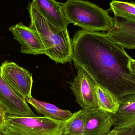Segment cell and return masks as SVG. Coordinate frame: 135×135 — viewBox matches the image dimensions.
Masks as SVG:
<instances>
[{"instance_id": "obj_1", "label": "cell", "mask_w": 135, "mask_h": 135, "mask_svg": "<svg viewBox=\"0 0 135 135\" xmlns=\"http://www.w3.org/2000/svg\"><path fill=\"white\" fill-rule=\"evenodd\" d=\"M72 44L75 68L84 70L119 100L135 93V74L129 66L132 58L106 33L81 29L75 33Z\"/></svg>"}, {"instance_id": "obj_2", "label": "cell", "mask_w": 135, "mask_h": 135, "mask_svg": "<svg viewBox=\"0 0 135 135\" xmlns=\"http://www.w3.org/2000/svg\"><path fill=\"white\" fill-rule=\"evenodd\" d=\"M30 27L39 35L45 48V54L56 63L65 64L72 61V40L67 29L51 23L31 4L28 6Z\"/></svg>"}, {"instance_id": "obj_3", "label": "cell", "mask_w": 135, "mask_h": 135, "mask_svg": "<svg viewBox=\"0 0 135 135\" xmlns=\"http://www.w3.org/2000/svg\"><path fill=\"white\" fill-rule=\"evenodd\" d=\"M62 9L69 23L89 31H108L114 20L106 10L89 1L68 0L62 3Z\"/></svg>"}, {"instance_id": "obj_4", "label": "cell", "mask_w": 135, "mask_h": 135, "mask_svg": "<svg viewBox=\"0 0 135 135\" xmlns=\"http://www.w3.org/2000/svg\"><path fill=\"white\" fill-rule=\"evenodd\" d=\"M64 122L44 116L7 115L4 131L8 135H63Z\"/></svg>"}, {"instance_id": "obj_5", "label": "cell", "mask_w": 135, "mask_h": 135, "mask_svg": "<svg viewBox=\"0 0 135 135\" xmlns=\"http://www.w3.org/2000/svg\"><path fill=\"white\" fill-rule=\"evenodd\" d=\"M3 79L18 95L25 100L32 97V75L27 70L12 62L5 61L0 66Z\"/></svg>"}, {"instance_id": "obj_6", "label": "cell", "mask_w": 135, "mask_h": 135, "mask_svg": "<svg viewBox=\"0 0 135 135\" xmlns=\"http://www.w3.org/2000/svg\"><path fill=\"white\" fill-rule=\"evenodd\" d=\"M77 75L69 82L76 102L83 109L98 108L95 92L96 82L84 70L77 68Z\"/></svg>"}, {"instance_id": "obj_7", "label": "cell", "mask_w": 135, "mask_h": 135, "mask_svg": "<svg viewBox=\"0 0 135 135\" xmlns=\"http://www.w3.org/2000/svg\"><path fill=\"white\" fill-rule=\"evenodd\" d=\"M0 104L7 115L20 117H35L36 114L25 99L16 93L3 79L0 72Z\"/></svg>"}, {"instance_id": "obj_8", "label": "cell", "mask_w": 135, "mask_h": 135, "mask_svg": "<svg viewBox=\"0 0 135 135\" xmlns=\"http://www.w3.org/2000/svg\"><path fill=\"white\" fill-rule=\"evenodd\" d=\"M14 39L20 45L21 52L27 54H45V48L38 32L22 22L10 27Z\"/></svg>"}, {"instance_id": "obj_9", "label": "cell", "mask_w": 135, "mask_h": 135, "mask_svg": "<svg viewBox=\"0 0 135 135\" xmlns=\"http://www.w3.org/2000/svg\"><path fill=\"white\" fill-rule=\"evenodd\" d=\"M84 135H107L114 125L112 113L98 108L84 109Z\"/></svg>"}, {"instance_id": "obj_10", "label": "cell", "mask_w": 135, "mask_h": 135, "mask_svg": "<svg viewBox=\"0 0 135 135\" xmlns=\"http://www.w3.org/2000/svg\"><path fill=\"white\" fill-rule=\"evenodd\" d=\"M114 24L107 31V36L124 48L135 49V22L115 16Z\"/></svg>"}, {"instance_id": "obj_11", "label": "cell", "mask_w": 135, "mask_h": 135, "mask_svg": "<svg viewBox=\"0 0 135 135\" xmlns=\"http://www.w3.org/2000/svg\"><path fill=\"white\" fill-rule=\"evenodd\" d=\"M31 4L51 23L67 29L69 23L64 14L62 3L55 0H32Z\"/></svg>"}, {"instance_id": "obj_12", "label": "cell", "mask_w": 135, "mask_h": 135, "mask_svg": "<svg viewBox=\"0 0 135 135\" xmlns=\"http://www.w3.org/2000/svg\"><path fill=\"white\" fill-rule=\"evenodd\" d=\"M114 130H119L135 124V93L125 96L119 100V109L113 114Z\"/></svg>"}, {"instance_id": "obj_13", "label": "cell", "mask_w": 135, "mask_h": 135, "mask_svg": "<svg viewBox=\"0 0 135 135\" xmlns=\"http://www.w3.org/2000/svg\"><path fill=\"white\" fill-rule=\"evenodd\" d=\"M26 101L34 108L37 113L53 119L65 121L72 114L69 110L61 109L52 104L38 100L32 97Z\"/></svg>"}, {"instance_id": "obj_14", "label": "cell", "mask_w": 135, "mask_h": 135, "mask_svg": "<svg viewBox=\"0 0 135 135\" xmlns=\"http://www.w3.org/2000/svg\"><path fill=\"white\" fill-rule=\"evenodd\" d=\"M95 92L98 108L106 112L115 114L119 106V100L107 89L96 83Z\"/></svg>"}, {"instance_id": "obj_15", "label": "cell", "mask_w": 135, "mask_h": 135, "mask_svg": "<svg viewBox=\"0 0 135 135\" xmlns=\"http://www.w3.org/2000/svg\"><path fill=\"white\" fill-rule=\"evenodd\" d=\"M85 115L84 109L72 113L64 121L62 128L63 135H84Z\"/></svg>"}, {"instance_id": "obj_16", "label": "cell", "mask_w": 135, "mask_h": 135, "mask_svg": "<svg viewBox=\"0 0 135 135\" xmlns=\"http://www.w3.org/2000/svg\"><path fill=\"white\" fill-rule=\"evenodd\" d=\"M114 16L135 22V4L127 2L113 0L110 3Z\"/></svg>"}, {"instance_id": "obj_17", "label": "cell", "mask_w": 135, "mask_h": 135, "mask_svg": "<svg viewBox=\"0 0 135 135\" xmlns=\"http://www.w3.org/2000/svg\"><path fill=\"white\" fill-rule=\"evenodd\" d=\"M115 135H135V124L131 127L115 131Z\"/></svg>"}, {"instance_id": "obj_18", "label": "cell", "mask_w": 135, "mask_h": 135, "mask_svg": "<svg viewBox=\"0 0 135 135\" xmlns=\"http://www.w3.org/2000/svg\"><path fill=\"white\" fill-rule=\"evenodd\" d=\"M6 111L0 104V130H4L6 125Z\"/></svg>"}, {"instance_id": "obj_19", "label": "cell", "mask_w": 135, "mask_h": 135, "mask_svg": "<svg viewBox=\"0 0 135 135\" xmlns=\"http://www.w3.org/2000/svg\"><path fill=\"white\" fill-rule=\"evenodd\" d=\"M129 68L135 74V60L132 59L129 62Z\"/></svg>"}, {"instance_id": "obj_20", "label": "cell", "mask_w": 135, "mask_h": 135, "mask_svg": "<svg viewBox=\"0 0 135 135\" xmlns=\"http://www.w3.org/2000/svg\"><path fill=\"white\" fill-rule=\"evenodd\" d=\"M107 135H115V131L114 130V129H113L111 131V132Z\"/></svg>"}, {"instance_id": "obj_21", "label": "cell", "mask_w": 135, "mask_h": 135, "mask_svg": "<svg viewBox=\"0 0 135 135\" xmlns=\"http://www.w3.org/2000/svg\"><path fill=\"white\" fill-rule=\"evenodd\" d=\"M0 135H7L6 132L3 130H0Z\"/></svg>"}, {"instance_id": "obj_22", "label": "cell", "mask_w": 135, "mask_h": 135, "mask_svg": "<svg viewBox=\"0 0 135 135\" xmlns=\"http://www.w3.org/2000/svg\"><path fill=\"white\" fill-rule=\"evenodd\" d=\"M7 135H8L7 134Z\"/></svg>"}]
</instances>
